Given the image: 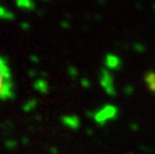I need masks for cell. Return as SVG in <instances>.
Listing matches in <instances>:
<instances>
[{"label": "cell", "instance_id": "cell-1", "mask_svg": "<svg viewBox=\"0 0 155 154\" xmlns=\"http://www.w3.org/2000/svg\"><path fill=\"white\" fill-rule=\"evenodd\" d=\"M12 75L7 62L0 57V99H7L12 96Z\"/></svg>", "mask_w": 155, "mask_h": 154}]
</instances>
